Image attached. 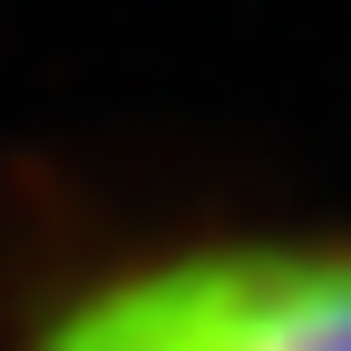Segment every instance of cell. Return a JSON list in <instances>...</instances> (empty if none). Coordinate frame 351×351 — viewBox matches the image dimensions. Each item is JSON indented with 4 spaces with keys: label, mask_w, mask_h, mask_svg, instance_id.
Wrapping results in <instances>:
<instances>
[{
    "label": "cell",
    "mask_w": 351,
    "mask_h": 351,
    "mask_svg": "<svg viewBox=\"0 0 351 351\" xmlns=\"http://www.w3.org/2000/svg\"><path fill=\"white\" fill-rule=\"evenodd\" d=\"M20 351H351V225H254L127 254Z\"/></svg>",
    "instance_id": "6da1fadb"
}]
</instances>
